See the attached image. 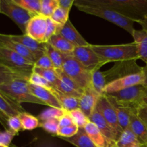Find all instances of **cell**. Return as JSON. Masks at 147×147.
<instances>
[{
	"instance_id": "1",
	"label": "cell",
	"mask_w": 147,
	"mask_h": 147,
	"mask_svg": "<svg viewBox=\"0 0 147 147\" xmlns=\"http://www.w3.org/2000/svg\"><path fill=\"white\" fill-rule=\"evenodd\" d=\"M75 4L103 6L137 23L147 14V0H76Z\"/></svg>"
},
{
	"instance_id": "2",
	"label": "cell",
	"mask_w": 147,
	"mask_h": 147,
	"mask_svg": "<svg viewBox=\"0 0 147 147\" xmlns=\"http://www.w3.org/2000/svg\"><path fill=\"white\" fill-rule=\"evenodd\" d=\"M95 53L103 60L110 62H123L136 60L139 59L134 42L115 45H90Z\"/></svg>"
},
{
	"instance_id": "3",
	"label": "cell",
	"mask_w": 147,
	"mask_h": 147,
	"mask_svg": "<svg viewBox=\"0 0 147 147\" xmlns=\"http://www.w3.org/2000/svg\"><path fill=\"white\" fill-rule=\"evenodd\" d=\"M75 6L77 7L79 11L104 19L121 27L122 29L128 32L129 34H132L133 32L134 31L135 29L134 27V24L135 22L129 17L119 14L115 10L100 5L75 4Z\"/></svg>"
},
{
	"instance_id": "4",
	"label": "cell",
	"mask_w": 147,
	"mask_h": 147,
	"mask_svg": "<svg viewBox=\"0 0 147 147\" xmlns=\"http://www.w3.org/2000/svg\"><path fill=\"white\" fill-rule=\"evenodd\" d=\"M0 90L5 93L11 100L21 105L22 103H30L45 105L42 101L32 94L29 87V81L15 80L0 86Z\"/></svg>"
},
{
	"instance_id": "5",
	"label": "cell",
	"mask_w": 147,
	"mask_h": 147,
	"mask_svg": "<svg viewBox=\"0 0 147 147\" xmlns=\"http://www.w3.org/2000/svg\"><path fill=\"white\" fill-rule=\"evenodd\" d=\"M146 90L147 88L144 84H140L105 95L113 98L121 104L136 111L138 107L142 105V99L146 95Z\"/></svg>"
},
{
	"instance_id": "6",
	"label": "cell",
	"mask_w": 147,
	"mask_h": 147,
	"mask_svg": "<svg viewBox=\"0 0 147 147\" xmlns=\"http://www.w3.org/2000/svg\"><path fill=\"white\" fill-rule=\"evenodd\" d=\"M62 69L82 89L91 87V72L86 70L72 55H65Z\"/></svg>"
},
{
	"instance_id": "7",
	"label": "cell",
	"mask_w": 147,
	"mask_h": 147,
	"mask_svg": "<svg viewBox=\"0 0 147 147\" xmlns=\"http://www.w3.org/2000/svg\"><path fill=\"white\" fill-rule=\"evenodd\" d=\"M0 63L29 77L32 73L34 68V63L12 50L4 47H1L0 49Z\"/></svg>"
},
{
	"instance_id": "8",
	"label": "cell",
	"mask_w": 147,
	"mask_h": 147,
	"mask_svg": "<svg viewBox=\"0 0 147 147\" xmlns=\"http://www.w3.org/2000/svg\"><path fill=\"white\" fill-rule=\"evenodd\" d=\"M1 13L9 17L22 31L26 34L29 22L33 17L24 9L16 4L14 0H1Z\"/></svg>"
},
{
	"instance_id": "9",
	"label": "cell",
	"mask_w": 147,
	"mask_h": 147,
	"mask_svg": "<svg viewBox=\"0 0 147 147\" xmlns=\"http://www.w3.org/2000/svg\"><path fill=\"white\" fill-rule=\"evenodd\" d=\"M71 55L91 73L96 70H99L102 66L108 63L95 53L90 44L88 46L75 47Z\"/></svg>"
},
{
	"instance_id": "10",
	"label": "cell",
	"mask_w": 147,
	"mask_h": 147,
	"mask_svg": "<svg viewBox=\"0 0 147 147\" xmlns=\"http://www.w3.org/2000/svg\"><path fill=\"white\" fill-rule=\"evenodd\" d=\"M96 107L101 113L103 118L106 119L108 123L110 125L111 127L113 129L117 136L118 139H119L123 131L119 126L117 114H116L114 106L108 99L106 95H103L99 98Z\"/></svg>"
},
{
	"instance_id": "11",
	"label": "cell",
	"mask_w": 147,
	"mask_h": 147,
	"mask_svg": "<svg viewBox=\"0 0 147 147\" xmlns=\"http://www.w3.org/2000/svg\"><path fill=\"white\" fill-rule=\"evenodd\" d=\"M144 74L143 71L128 75L108 83L105 88L104 94L115 93L131 86L144 84Z\"/></svg>"
},
{
	"instance_id": "12",
	"label": "cell",
	"mask_w": 147,
	"mask_h": 147,
	"mask_svg": "<svg viewBox=\"0 0 147 147\" xmlns=\"http://www.w3.org/2000/svg\"><path fill=\"white\" fill-rule=\"evenodd\" d=\"M47 18L42 15L32 17L26 29V34L40 43H46Z\"/></svg>"
},
{
	"instance_id": "13",
	"label": "cell",
	"mask_w": 147,
	"mask_h": 147,
	"mask_svg": "<svg viewBox=\"0 0 147 147\" xmlns=\"http://www.w3.org/2000/svg\"><path fill=\"white\" fill-rule=\"evenodd\" d=\"M29 87L32 94L35 96L37 98L40 99L41 101H42L45 106L63 109L53 89L50 90L45 88L35 86L30 83H29Z\"/></svg>"
},
{
	"instance_id": "14",
	"label": "cell",
	"mask_w": 147,
	"mask_h": 147,
	"mask_svg": "<svg viewBox=\"0 0 147 147\" xmlns=\"http://www.w3.org/2000/svg\"><path fill=\"white\" fill-rule=\"evenodd\" d=\"M100 96L92 87L87 88L84 90L79 98V107L88 118L90 117L94 111Z\"/></svg>"
},
{
	"instance_id": "15",
	"label": "cell",
	"mask_w": 147,
	"mask_h": 147,
	"mask_svg": "<svg viewBox=\"0 0 147 147\" xmlns=\"http://www.w3.org/2000/svg\"><path fill=\"white\" fill-rule=\"evenodd\" d=\"M0 45L1 47L12 50L13 52L22 55L31 63H34L36 62V58L33 53L24 45L11 39L9 34L0 33Z\"/></svg>"
},
{
	"instance_id": "16",
	"label": "cell",
	"mask_w": 147,
	"mask_h": 147,
	"mask_svg": "<svg viewBox=\"0 0 147 147\" xmlns=\"http://www.w3.org/2000/svg\"><path fill=\"white\" fill-rule=\"evenodd\" d=\"M11 39L20 43L30 50L36 58V61L45 53V43H40L27 34H9Z\"/></svg>"
},
{
	"instance_id": "17",
	"label": "cell",
	"mask_w": 147,
	"mask_h": 147,
	"mask_svg": "<svg viewBox=\"0 0 147 147\" xmlns=\"http://www.w3.org/2000/svg\"><path fill=\"white\" fill-rule=\"evenodd\" d=\"M88 119L90 122L94 123L98 128L100 132L104 135V136L108 140L111 141V142H117L118 138L116 133L113 130V129L111 127L110 125L108 123L106 119L103 118L101 113L99 112L97 108H95L94 111H93L92 114L90 115Z\"/></svg>"
},
{
	"instance_id": "18",
	"label": "cell",
	"mask_w": 147,
	"mask_h": 147,
	"mask_svg": "<svg viewBox=\"0 0 147 147\" xmlns=\"http://www.w3.org/2000/svg\"><path fill=\"white\" fill-rule=\"evenodd\" d=\"M59 34L71 43L75 47L88 46L90 45L78 32L70 20H67V22L63 26Z\"/></svg>"
},
{
	"instance_id": "19",
	"label": "cell",
	"mask_w": 147,
	"mask_h": 147,
	"mask_svg": "<svg viewBox=\"0 0 147 147\" xmlns=\"http://www.w3.org/2000/svg\"><path fill=\"white\" fill-rule=\"evenodd\" d=\"M106 97L108 98V99L110 100L111 103L114 106L115 110L116 111V114H117L119 126H120L122 131H125L129 127L131 116L132 113H134V112L136 113V111L126 107V106H123V105L121 104V103H119V102L116 101L115 99L110 97V96H106Z\"/></svg>"
},
{
	"instance_id": "20",
	"label": "cell",
	"mask_w": 147,
	"mask_h": 147,
	"mask_svg": "<svg viewBox=\"0 0 147 147\" xmlns=\"http://www.w3.org/2000/svg\"><path fill=\"white\" fill-rule=\"evenodd\" d=\"M0 111L8 117L18 116L22 112H25L21 105L11 100L1 90H0Z\"/></svg>"
},
{
	"instance_id": "21",
	"label": "cell",
	"mask_w": 147,
	"mask_h": 147,
	"mask_svg": "<svg viewBox=\"0 0 147 147\" xmlns=\"http://www.w3.org/2000/svg\"><path fill=\"white\" fill-rule=\"evenodd\" d=\"M134 42L136 45L139 59L145 63H147V31L143 30H134L132 33Z\"/></svg>"
},
{
	"instance_id": "22",
	"label": "cell",
	"mask_w": 147,
	"mask_h": 147,
	"mask_svg": "<svg viewBox=\"0 0 147 147\" xmlns=\"http://www.w3.org/2000/svg\"><path fill=\"white\" fill-rule=\"evenodd\" d=\"M129 127L142 145L147 144V129L135 112L132 113L130 118Z\"/></svg>"
},
{
	"instance_id": "23",
	"label": "cell",
	"mask_w": 147,
	"mask_h": 147,
	"mask_svg": "<svg viewBox=\"0 0 147 147\" xmlns=\"http://www.w3.org/2000/svg\"><path fill=\"white\" fill-rule=\"evenodd\" d=\"M86 134L98 147H109L112 142L108 140L98 128L92 122H89L84 127Z\"/></svg>"
},
{
	"instance_id": "24",
	"label": "cell",
	"mask_w": 147,
	"mask_h": 147,
	"mask_svg": "<svg viewBox=\"0 0 147 147\" xmlns=\"http://www.w3.org/2000/svg\"><path fill=\"white\" fill-rule=\"evenodd\" d=\"M47 43L65 55H71L75 47L60 34L53 36L47 40Z\"/></svg>"
},
{
	"instance_id": "25",
	"label": "cell",
	"mask_w": 147,
	"mask_h": 147,
	"mask_svg": "<svg viewBox=\"0 0 147 147\" xmlns=\"http://www.w3.org/2000/svg\"><path fill=\"white\" fill-rule=\"evenodd\" d=\"M61 139L77 147H98L86 134L84 129H79L78 133L72 137H61Z\"/></svg>"
},
{
	"instance_id": "26",
	"label": "cell",
	"mask_w": 147,
	"mask_h": 147,
	"mask_svg": "<svg viewBox=\"0 0 147 147\" xmlns=\"http://www.w3.org/2000/svg\"><path fill=\"white\" fill-rule=\"evenodd\" d=\"M29 76L14 71L0 63V86L15 80H26L29 81Z\"/></svg>"
},
{
	"instance_id": "27",
	"label": "cell",
	"mask_w": 147,
	"mask_h": 147,
	"mask_svg": "<svg viewBox=\"0 0 147 147\" xmlns=\"http://www.w3.org/2000/svg\"><path fill=\"white\" fill-rule=\"evenodd\" d=\"M117 147H141L142 144L130 129L123 131L119 139L116 142Z\"/></svg>"
},
{
	"instance_id": "28",
	"label": "cell",
	"mask_w": 147,
	"mask_h": 147,
	"mask_svg": "<svg viewBox=\"0 0 147 147\" xmlns=\"http://www.w3.org/2000/svg\"><path fill=\"white\" fill-rule=\"evenodd\" d=\"M107 84V80L103 72H100V70H96L92 72L91 87L100 96L104 95V90Z\"/></svg>"
},
{
	"instance_id": "29",
	"label": "cell",
	"mask_w": 147,
	"mask_h": 147,
	"mask_svg": "<svg viewBox=\"0 0 147 147\" xmlns=\"http://www.w3.org/2000/svg\"><path fill=\"white\" fill-rule=\"evenodd\" d=\"M56 96L58 98L59 101L61 103L63 109L65 110L67 113L73 111L76 109H80L79 107V98L73 96H68L60 93V92L57 91L53 88Z\"/></svg>"
},
{
	"instance_id": "30",
	"label": "cell",
	"mask_w": 147,
	"mask_h": 147,
	"mask_svg": "<svg viewBox=\"0 0 147 147\" xmlns=\"http://www.w3.org/2000/svg\"><path fill=\"white\" fill-rule=\"evenodd\" d=\"M45 53L51 60L55 68H63V63H64L65 58V55L60 53V51L57 50L53 46H51L47 42L45 43Z\"/></svg>"
},
{
	"instance_id": "31",
	"label": "cell",
	"mask_w": 147,
	"mask_h": 147,
	"mask_svg": "<svg viewBox=\"0 0 147 147\" xmlns=\"http://www.w3.org/2000/svg\"><path fill=\"white\" fill-rule=\"evenodd\" d=\"M14 1L33 17L41 14L42 0H14Z\"/></svg>"
},
{
	"instance_id": "32",
	"label": "cell",
	"mask_w": 147,
	"mask_h": 147,
	"mask_svg": "<svg viewBox=\"0 0 147 147\" xmlns=\"http://www.w3.org/2000/svg\"><path fill=\"white\" fill-rule=\"evenodd\" d=\"M22 125L23 130H33L40 126L39 119L27 112H22L18 115Z\"/></svg>"
},
{
	"instance_id": "33",
	"label": "cell",
	"mask_w": 147,
	"mask_h": 147,
	"mask_svg": "<svg viewBox=\"0 0 147 147\" xmlns=\"http://www.w3.org/2000/svg\"><path fill=\"white\" fill-rule=\"evenodd\" d=\"M67 113V112L63 109L50 107L49 109L43 111L39 115L37 119H40L42 121H45L49 120V119H60Z\"/></svg>"
},
{
	"instance_id": "34",
	"label": "cell",
	"mask_w": 147,
	"mask_h": 147,
	"mask_svg": "<svg viewBox=\"0 0 147 147\" xmlns=\"http://www.w3.org/2000/svg\"><path fill=\"white\" fill-rule=\"evenodd\" d=\"M58 7V0H42L41 14L40 15L43 16L46 18H50Z\"/></svg>"
},
{
	"instance_id": "35",
	"label": "cell",
	"mask_w": 147,
	"mask_h": 147,
	"mask_svg": "<svg viewBox=\"0 0 147 147\" xmlns=\"http://www.w3.org/2000/svg\"><path fill=\"white\" fill-rule=\"evenodd\" d=\"M33 72L44 78L47 81H48L53 86V88L55 86L56 83L58 80L55 69H42L34 67Z\"/></svg>"
},
{
	"instance_id": "36",
	"label": "cell",
	"mask_w": 147,
	"mask_h": 147,
	"mask_svg": "<svg viewBox=\"0 0 147 147\" xmlns=\"http://www.w3.org/2000/svg\"><path fill=\"white\" fill-rule=\"evenodd\" d=\"M69 114L73 119L74 123L78 126L79 129H84L85 126L90 122L89 119L83 113L80 109H76L70 112Z\"/></svg>"
},
{
	"instance_id": "37",
	"label": "cell",
	"mask_w": 147,
	"mask_h": 147,
	"mask_svg": "<svg viewBox=\"0 0 147 147\" xmlns=\"http://www.w3.org/2000/svg\"><path fill=\"white\" fill-rule=\"evenodd\" d=\"M69 11L58 7L54 11L50 18L57 24L63 26L69 20Z\"/></svg>"
},
{
	"instance_id": "38",
	"label": "cell",
	"mask_w": 147,
	"mask_h": 147,
	"mask_svg": "<svg viewBox=\"0 0 147 147\" xmlns=\"http://www.w3.org/2000/svg\"><path fill=\"white\" fill-rule=\"evenodd\" d=\"M29 83L35 85V86H40V87L50 89V90H53L54 88L53 86L48 81H47L44 78L42 77L41 76L38 75L37 73H34V72H32L30 78H29Z\"/></svg>"
},
{
	"instance_id": "39",
	"label": "cell",
	"mask_w": 147,
	"mask_h": 147,
	"mask_svg": "<svg viewBox=\"0 0 147 147\" xmlns=\"http://www.w3.org/2000/svg\"><path fill=\"white\" fill-rule=\"evenodd\" d=\"M42 128L45 129L47 132L53 134H57L60 129L59 126V119H49L42 121L40 124Z\"/></svg>"
},
{
	"instance_id": "40",
	"label": "cell",
	"mask_w": 147,
	"mask_h": 147,
	"mask_svg": "<svg viewBox=\"0 0 147 147\" xmlns=\"http://www.w3.org/2000/svg\"><path fill=\"white\" fill-rule=\"evenodd\" d=\"M47 30H46V39H47V40L51 37L60 34V32L63 26L56 23L51 18H47Z\"/></svg>"
},
{
	"instance_id": "41",
	"label": "cell",
	"mask_w": 147,
	"mask_h": 147,
	"mask_svg": "<svg viewBox=\"0 0 147 147\" xmlns=\"http://www.w3.org/2000/svg\"><path fill=\"white\" fill-rule=\"evenodd\" d=\"M9 130L11 131L14 134H17L20 130L22 129V125L21 121H20L19 116H14L9 117L7 121Z\"/></svg>"
},
{
	"instance_id": "42",
	"label": "cell",
	"mask_w": 147,
	"mask_h": 147,
	"mask_svg": "<svg viewBox=\"0 0 147 147\" xmlns=\"http://www.w3.org/2000/svg\"><path fill=\"white\" fill-rule=\"evenodd\" d=\"M34 67L42 69H55L46 53L34 63Z\"/></svg>"
},
{
	"instance_id": "43",
	"label": "cell",
	"mask_w": 147,
	"mask_h": 147,
	"mask_svg": "<svg viewBox=\"0 0 147 147\" xmlns=\"http://www.w3.org/2000/svg\"><path fill=\"white\" fill-rule=\"evenodd\" d=\"M78 130L79 128L76 124L66 126V127L60 128L58 133H57V136L64 138L72 137V136H73L78 133Z\"/></svg>"
},
{
	"instance_id": "44",
	"label": "cell",
	"mask_w": 147,
	"mask_h": 147,
	"mask_svg": "<svg viewBox=\"0 0 147 147\" xmlns=\"http://www.w3.org/2000/svg\"><path fill=\"white\" fill-rule=\"evenodd\" d=\"M15 135V134L9 130H4V131H0V144L9 147L11 141Z\"/></svg>"
},
{
	"instance_id": "45",
	"label": "cell",
	"mask_w": 147,
	"mask_h": 147,
	"mask_svg": "<svg viewBox=\"0 0 147 147\" xmlns=\"http://www.w3.org/2000/svg\"><path fill=\"white\" fill-rule=\"evenodd\" d=\"M136 115L142 121L147 129V106L142 104L138 107L136 111Z\"/></svg>"
},
{
	"instance_id": "46",
	"label": "cell",
	"mask_w": 147,
	"mask_h": 147,
	"mask_svg": "<svg viewBox=\"0 0 147 147\" xmlns=\"http://www.w3.org/2000/svg\"><path fill=\"white\" fill-rule=\"evenodd\" d=\"M73 124H76V123H74L73 119L70 116V115L69 114V113L65 114L63 117L59 119V126H60V128L66 127V126H71V125Z\"/></svg>"
},
{
	"instance_id": "47",
	"label": "cell",
	"mask_w": 147,
	"mask_h": 147,
	"mask_svg": "<svg viewBox=\"0 0 147 147\" xmlns=\"http://www.w3.org/2000/svg\"><path fill=\"white\" fill-rule=\"evenodd\" d=\"M76 0H58L59 7L70 12V9L75 4Z\"/></svg>"
},
{
	"instance_id": "48",
	"label": "cell",
	"mask_w": 147,
	"mask_h": 147,
	"mask_svg": "<svg viewBox=\"0 0 147 147\" xmlns=\"http://www.w3.org/2000/svg\"><path fill=\"white\" fill-rule=\"evenodd\" d=\"M9 117L6 116L1 111H0V123L2 125L3 127L5 130H9L8 124H7V121H8Z\"/></svg>"
},
{
	"instance_id": "49",
	"label": "cell",
	"mask_w": 147,
	"mask_h": 147,
	"mask_svg": "<svg viewBox=\"0 0 147 147\" xmlns=\"http://www.w3.org/2000/svg\"><path fill=\"white\" fill-rule=\"evenodd\" d=\"M138 23H139V24L142 26V27L143 30L147 31V14L145 16L143 20H140V21H139Z\"/></svg>"
},
{
	"instance_id": "50",
	"label": "cell",
	"mask_w": 147,
	"mask_h": 147,
	"mask_svg": "<svg viewBox=\"0 0 147 147\" xmlns=\"http://www.w3.org/2000/svg\"><path fill=\"white\" fill-rule=\"evenodd\" d=\"M143 72L144 74V86L147 88V67H143Z\"/></svg>"
},
{
	"instance_id": "51",
	"label": "cell",
	"mask_w": 147,
	"mask_h": 147,
	"mask_svg": "<svg viewBox=\"0 0 147 147\" xmlns=\"http://www.w3.org/2000/svg\"><path fill=\"white\" fill-rule=\"evenodd\" d=\"M142 104L145 105V106H147V94L144 97V98L142 99Z\"/></svg>"
},
{
	"instance_id": "52",
	"label": "cell",
	"mask_w": 147,
	"mask_h": 147,
	"mask_svg": "<svg viewBox=\"0 0 147 147\" xmlns=\"http://www.w3.org/2000/svg\"><path fill=\"white\" fill-rule=\"evenodd\" d=\"M109 147H117V146H116V142H112L110 144V145H109Z\"/></svg>"
},
{
	"instance_id": "53",
	"label": "cell",
	"mask_w": 147,
	"mask_h": 147,
	"mask_svg": "<svg viewBox=\"0 0 147 147\" xmlns=\"http://www.w3.org/2000/svg\"><path fill=\"white\" fill-rule=\"evenodd\" d=\"M0 147H9V146H4V145L0 144Z\"/></svg>"
},
{
	"instance_id": "54",
	"label": "cell",
	"mask_w": 147,
	"mask_h": 147,
	"mask_svg": "<svg viewBox=\"0 0 147 147\" xmlns=\"http://www.w3.org/2000/svg\"><path fill=\"white\" fill-rule=\"evenodd\" d=\"M141 147H147V144H145V145H142Z\"/></svg>"
},
{
	"instance_id": "55",
	"label": "cell",
	"mask_w": 147,
	"mask_h": 147,
	"mask_svg": "<svg viewBox=\"0 0 147 147\" xmlns=\"http://www.w3.org/2000/svg\"><path fill=\"white\" fill-rule=\"evenodd\" d=\"M0 13H1V0H0Z\"/></svg>"
},
{
	"instance_id": "56",
	"label": "cell",
	"mask_w": 147,
	"mask_h": 147,
	"mask_svg": "<svg viewBox=\"0 0 147 147\" xmlns=\"http://www.w3.org/2000/svg\"><path fill=\"white\" fill-rule=\"evenodd\" d=\"M146 67H147V63H146Z\"/></svg>"
},
{
	"instance_id": "57",
	"label": "cell",
	"mask_w": 147,
	"mask_h": 147,
	"mask_svg": "<svg viewBox=\"0 0 147 147\" xmlns=\"http://www.w3.org/2000/svg\"><path fill=\"white\" fill-rule=\"evenodd\" d=\"M1 45H0V49H1Z\"/></svg>"
},
{
	"instance_id": "58",
	"label": "cell",
	"mask_w": 147,
	"mask_h": 147,
	"mask_svg": "<svg viewBox=\"0 0 147 147\" xmlns=\"http://www.w3.org/2000/svg\"><path fill=\"white\" fill-rule=\"evenodd\" d=\"M146 94H147V90H146Z\"/></svg>"
},
{
	"instance_id": "59",
	"label": "cell",
	"mask_w": 147,
	"mask_h": 147,
	"mask_svg": "<svg viewBox=\"0 0 147 147\" xmlns=\"http://www.w3.org/2000/svg\"><path fill=\"white\" fill-rule=\"evenodd\" d=\"M0 131H1V130H0Z\"/></svg>"
}]
</instances>
